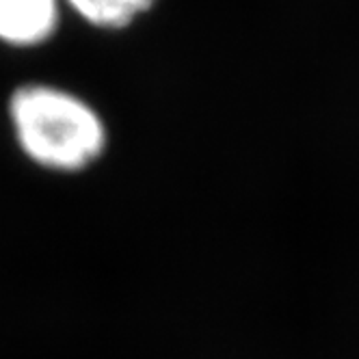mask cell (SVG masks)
Masks as SVG:
<instances>
[{"instance_id":"1","label":"cell","mask_w":359,"mask_h":359,"mask_svg":"<svg viewBox=\"0 0 359 359\" xmlns=\"http://www.w3.org/2000/svg\"><path fill=\"white\" fill-rule=\"evenodd\" d=\"M15 139L27 156L53 171H81L100 158L107 133L100 117L69 93L22 87L11 97Z\"/></svg>"},{"instance_id":"2","label":"cell","mask_w":359,"mask_h":359,"mask_svg":"<svg viewBox=\"0 0 359 359\" xmlns=\"http://www.w3.org/2000/svg\"><path fill=\"white\" fill-rule=\"evenodd\" d=\"M55 27L57 0H0V39L7 43H39Z\"/></svg>"},{"instance_id":"3","label":"cell","mask_w":359,"mask_h":359,"mask_svg":"<svg viewBox=\"0 0 359 359\" xmlns=\"http://www.w3.org/2000/svg\"><path fill=\"white\" fill-rule=\"evenodd\" d=\"M85 20L100 27H123L137 13L145 11L151 0H67Z\"/></svg>"}]
</instances>
